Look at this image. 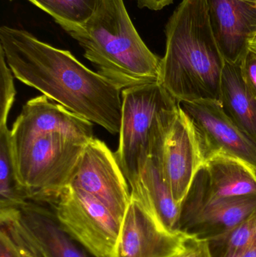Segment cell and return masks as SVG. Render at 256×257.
I'll return each mask as SVG.
<instances>
[{"label": "cell", "instance_id": "6da1fadb", "mask_svg": "<svg viewBox=\"0 0 256 257\" xmlns=\"http://www.w3.org/2000/svg\"><path fill=\"white\" fill-rule=\"evenodd\" d=\"M0 48L18 81L111 134L120 133L123 90L70 51L7 26L0 28Z\"/></svg>", "mask_w": 256, "mask_h": 257}, {"label": "cell", "instance_id": "7a4b0ae2", "mask_svg": "<svg viewBox=\"0 0 256 257\" xmlns=\"http://www.w3.org/2000/svg\"><path fill=\"white\" fill-rule=\"evenodd\" d=\"M159 83L178 103L220 102L225 60L210 25L206 0H182L165 26Z\"/></svg>", "mask_w": 256, "mask_h": 257}, {"label": "cell", "instance_id": "3957f363", "mask_svg": "<svg viewBox=\"0 0 256 257\" xmlns=\"http://www.w3.org/2000/svg\"><path fill=\"white\" fill-rule=\"evenodd\" d=\"M67 33L97 72L122 90L159 82L162 58L138 34L123 0H99L88 21Z\"/></svg>", "mask_w": 256, "mask_h": 257}, {"label": "cell", "instance_id": "277c9868", "mask_svg": "<svg viewBox=\"0 0 256 257\" xmlns=\"http://www.w3.org/2000/svg\"><path fill=\"white\" fill-rule=\"evenodd\" d=\"M178 102L159 82L122 91L121 125L116 159L130 190L150 157L162 149Z\"/></svg>", "mask_w": 256, "mask_h": 257}, {"label": "cell", "instance_id": "5b68a950", "mask_svg": "<svg viewBox=\"0 0 256 257\" xmlns=\"http://www.w3.org/2000/svg\"><path fill=\"white\" fill-rule=\"evenodd\" d=\"M87 142L49 133L12 144L17 173L29 200L46 205L54 202L69 185Z\"/></svg>", "mask_w": 256, "mask_h": 257}, {"label": "cell", "instance_id": "8992f818", "mask_svg": "<svg viewBox=\"0 0 256 257\" xmlns=\"http://www.w3.org/2000/svg\"><path fill=\"white\" fill-rule=\"evenodd\" d=\"M0 228L24 257H96L63 229L46 204L27 201L0 209Z\"/></svg>", "mask_w": 256, "mask_h": 257}, {"label": "cell", "instance_id": "52a82bcc", "mask_svg": "<svg viewBox=\"0 0 256 257\" xmlns=\"http://www.w3.org/2000/svg\"><path fill=\"white\" fill-rule=\"evenodd\" d=\"M48 205L63 229L93 256H114L121 223L99 199L68 185Z\"/></svg>", "mask_w": 256, "mask_h": 257}, {"label": "cell", "instance_id": "ba28073f", "mask_svg": "<svg viewBox=\"0 0 256 257\" xmlns=\"http://www.w3.org/2000/svg\"><path fill=\"white\" fill-rule=\"evenodd\" d=\"M159 156L173 197L182 207L197 174L208 160L209 153L199 128L179 103Z\"/></svg>", "mask_w": 256, "mask_h": 257}, {"label": "cell", "instance_id": "9c48e42d", "mask_svg": "<svg viewBox=\"0 0 256 257\" xmlns=\"http://www.w3.org/2000/svg\"><path fill=\"white\" fill-rule=\"evenodd\" d=\"M69 185L93 195L121 223L131 201L130 187L105 142L93 137L86 144Z\"/></svg>", "mask_w": 256, "mask_h": 257}, {"label": "cell", "instance_id": "30bf717a", "mask_svg": "<svg viewBox=\"0 0 256 257\" xmlns=\"http://www.w3.org/2000/svg\"><path fill=\"white\" fill-rule=\"evenodd\" d=\"M256 211V195L209 198L197 174L182 205L181 230L210 238L238 226Z\"/></svg>", "mask_w": 256, "mask_h": 257}, {"label": "cell", "instance_id": "8fae6325", "mask_svg": "<svg viewBox=\"0 0 256 257\" xmlns=\"http://www.w3.org/2000/svg\"><path fill=\"white\" fill-rule=\"evenodd\" d=\"M192 236L185 231L168 230L131 197L113 257H178Z\"/></svg>", "mask_w": 256, "mask_h": 257}, {"label": "cell", "instance_id": "7c38bea8", "mask_svg": "<svg viewBox=\"0 0 256 257\" xmlns=\"http://www.w3.org/2000/svg\"><path fill=\"white\" fill-rule=\"evenodd\" d=\"M197 125L208 150L209 158L222 154L240 160L256 174V143L226 114L221 102H180Z\"/></svg>", "mask_w": 256, "mask_h": 257}, {"label": "cell", "instance_id": "4fadbf2b", "mask_svg": "<svg viewBox=\"0 0 256 257\" xmlns=\"http://www.w3.org/2000/svg\"><path fill=\"white\" fill-rule=\"evenodd\" d=\"M210 25L225 61L240 64L256 37V0H206Z\"/></svg>", "mask_w": 256, "mask_h": 257}, {"label": "cell", "instance_id": "5bb4252c", "mask_svg": "<svg viewBox=\"0 0 256 257\" xmlns=\"http://www.w3.org/2000/svg\"><path fill=\"white\" fill-rule=\"evenodd\" d=\"M93 126L92 122L42 95L23 106L11 130V136L14 145L49 133H61L89 142L93 138Z\"/></svg>", "mask_w": 256, "mask_h": 257}, {"label": "cell", "instance_id": "9a60e30c", "mask_svg": "<svg viewBox=\"0 0 256 257\" xmlns=\"http://www.w3.org/2000/svg\"><path fill=\"white\" fill-rule=\"evenodd\" d=\"M159 154L147 160L136 185L131 190V197L137 199L156 221L177 232L181 230L182 207L174 200L164 177Z\"/></svg>", "mask_w": 256, "mask_h": 257}, {"label": "cell", "instance_id": "2e32d148", "mask_svg": "<svg viewBox=\"0 0 256 257\" xmlns=\"http://www.w3.org/2000/svg\"><path fill=\"white\" fill-rule=\"evenodd\" d=\"M204 194L209 198L256 195V174L240 160L215 154L198 173Z\"/></svg>", "mask_w": 256, "mask_h": 257}, {"label": "cell", "instance_id": "e0dca14e", "mask_svg": "<svg viewBox=\"0 0 256 257\" xmlns=\"http://www.w3.org/2000/svg\"><path fill=\"white\" fill-rule=\"evenodd\" d=\"M220 102L226 114L256 143V99L242 79L240 64L225 61Z\"/></svg>", "mask_w": 256, "mask_h": 257}, {"label": "cell", "instance_id": "ac0fdd59", "mask_svg": "<svg viewBox=\"0 0 256 257\" xmlns=\"http://www.w3.org/2000/svg\"><path fill=\"white\" fill-rule=\"evenodd\" d=\"M29 200L15 168L11 130L0 126V209L16 208Z\"/></svg>", "mask_w": 256, "mask_h": 257}, {"label": "cell", "instance_id": "d6986e66", "mask_svg": "<svg viewBox=\"0 0 256 257\" xmlns=\"http://www.w3.org/2000/svg\"><path fill=\"white\" fill-rule=\"evenodd\" d=\"M52 17L63 30L80 27L88 21L99 0H27Z\"/></svg>", "mask_w": 256, "mask_h": 257}, {"label": "cell", "instance_id": "ffe728a7", "mask_svg": "<svg viewBox=\"0 0 256 257\" xmlns=\"http://www.w3.org/2000/svg\"><path fill=\"white\" fill-rule=\"evenodd\" d=\"M213 257H239L256 244V211L231 230L207 238Z\"/></svg>", "mask_w": 256, "mask_h": 257}, {"label": "cell", "instance_id": "44dd1931", "mask_svg": "<svg viewBox=\"0 0 256 257\" xmlns=\"http://www.w3.org/2000/svg\"><path fill=\"white\" fill-rule=\"evenodd\" d=\"M12 70L0 48V126L7 124L9 112L15 102L16 90Z\"/></svg>", "mask_w": 256, "mask_h": 257}, {"label": "cell", "instance_id": "7402d4cb", "mask_svg": "<svg viewBox=\"0 0 256 257\" xmlns=\"http://www.w3.org/2000/svg\"><path fill=\"white\" fill-rule=\"evenodd\" d=\"M240 68L245 85L256 99V54L249 51L240 63Z\"/></svg>", "mask_w": 256, "mask_h": 257}, {"label": "cell", "instance_id": "603a6c76", "mask_svg": "<svg viewBox=\"0 0 256 257\" xmlns=\"http://www.w3.org/2000/svg\"><path fill=\"white\" fill-rule=\"evenodd\" d=\"M178 257H213V255L207 238L192 235L184 251Z\"/></svg>", "mask_w": 256, "mask_h": 257}, {"label": "cell", "instance_id": "cb8c5ba5", "mask_svg": "<svg viewBox=\"0 0 256 257\" xmlns=\"http://www.w3.org/2000/svg\"><path fill=\"white\" fill-rule=\"evenodd\" d=\"M0 257H24L9 234L0 228Z\"/></svg>", "mask_w": 256, "mask_h": 257}, {"label": "cell", "instance_id": "d4e9b609", "mask_svg": "<svg viewBox=\"0 0 256 257\" xmlns=\"http://www.w3.org/2000/svg\"><path fill=\"white\" fill-rule=\"evenodd\" d=\"M173 1L174 0H137V3L140 9L159 11L171 5Z\"/></svg>", "mask_w": 256, "mask_h": 257}, {"label": "cell", "instance_id": "484cf974", "mask_svg": "<svg viewBox=\"0 0 256 257\" xmlns=\"http://www.w3.org/2000/svg\"><path fill=\"white\" fill-rule=\"evenodd\" d=\"M239 257H256V244L248 248Z\"/></svg>", "mask_w": 256, "mask_h": 257}, {"label": "cell", "instance_id": "4316f807", "mask_svg": "<svg viewBox=\"0 0 256 257\" xmlns=\"http://www.w3.org/2000/svg\"><path fill=\"white\" fill-rule=\"evenodd\" d=\"M249 50L256 54V37L249 44Z\"/></svg>", "mask_w": 256, "mask_h": 257}]
</instances>
